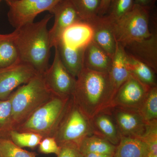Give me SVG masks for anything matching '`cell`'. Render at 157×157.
<instances>
[{"mask_svg":"<svg viewBox=\"0 0 157 157\" xmlns=\"http://www.w3.org/2000/svg\"><path fill=\"white\" fill-rule=\"evenodd\" d=\"M42 19L15 29L12 32L20 60L32 66L37 73L44 74L48 69L51 47L48 25L52 17Z\"/></svg>","mask_w":157,"mask_h":157,"instance_id":"cell-1","label":"cell"},{"mask_svg":"<svg viewBox=\"0 0 157 157\" xmlns=\"http://www.w3.org/2000/svg\"><path fill=\"white\" fill-rule=\"evenodd\" d=\"M115 91L109 73L84 68L76 78L73 101L89 119L110 108Z\"/></svg>","mask_w":157,"mask_h":157,"instance_id":"cell-2","label":"cell"},{"mask_svg":"<svg viewBox=\"0 0 157 157\" xmlns=\"http://www.w3.org/2000/svg\"><path fill=\"white\" fill-rule=\"evenodd\" d=\"M54 94L48 87L43 74L38 73L9 96L12 107L13 130Z\"/></svg>","mask_w":157,"mask_h":157,"instance_id":"cell-3","label":"cell"},{"mask_svg":"<svg viewBox=\"0 0 157 157\" xmlns=\"http://www.w3.org/2000/svg\"><path fill=\"white\" fill-rule=\"evenodd\" d=\"M71 98H62L54 95L14 130L33 132L43 138L53 137L68 109Z\"/></svg>","mask_w":157,"mask_h":157,"instance_id":"cell-4","label":"cell"},{"mask_svg":"<svg viewBox=\"0 0 157 157\" xmlns=\"http://www.w3.org/2000/svg\"><path fill=\"white\" fill-rule=\"evenodd\" d=\"M153 9L135 5L119 19L111 21L108 18L117 42L123 46L150 36L153 30L150 26Z\"/></svg>","mask_w":157,"mask_h":157,"instance_id":"cell-5","label":"cell"},{"mask_svg":"<svg viewBox=\"0 0 157 157\" xmlns=\"http://www.w3.org/2000/svg\"><path fill=\"white\" fill-rule=\"evenodd\" d=\"M92 135L89 119L71 97L68 109L53 137L59 147L71 145L78 148L85 137Z\"/></svg>","mask_w":157,"mask_h":157,"instance_id":"cell-6","label":"cell"},{"mask_svg":"<svg viewBox=\"0 0 157 157\" xmlns=\"http://www.w3.org/2000/svg\"><path fill=\"white\" fill-rule=\"evenodd\" d=\"M60 0H16L7 4L9 21L15 29L34 22L42 12H49Z\"/></svg>","mask_w":157,"mask_h":157,"instance_id":"cell-7","label":"cell"},{"mask_svg":"<svg viewBox=\"0 0 157 157\" xmlns=\"http://www.w3.org/2000/svg\"><path fill=\"white\" fill-rule=\"evenodd\" d=\"M43 75L46 84L54 94L64 98L72 96L76 86V78L62 63L56 48H55L52 64Z\"/></svg>","mask_w":157,"mask_h":157,"instance_id":"cell-8","label":"cell"},{"mask_svg":"<svg viewBox=\"0 0 157 157\" xmlns=\"http://www.w3.org/2000/svg\"><path fill=\"white\" fill-rule=\"evenodd\" d=\"M121 137L141 138L146 133L148 123L139 110L121 107L109 108Z\"/></svg>","mask_w":157,"mask_h":157,"instance_id":"cell-9","label":"cell"},{"mask_svg":"<svg viewBox=\"0 0 157 157\" xmlns=\"http://www.w3.org/2000/svg\"><path fill=\"white\" fill-rule=\"evenodd\" d=\"M151 88L130 75L116 92L110 107L139 110Z\"/></svg>","mask_w":157,"mask_h":157,"instance_id":"cell-10","label":"cell"},{"mask_svg":"<svg viewBox=\"0 0 157 157\" xmlns=\"http://www.w3.org/2000/svg\"><path fill=\"white\" fill-rule=\"evenodd\" d=\"M49 12L54 16L53 26L49 30V41L52 48L56 46L69 27L82 20L71 0H60Z\"/></svg>","mask_w":157,"mask_h":157,"instance_id":"cell-11","label":"cell"},{"mask_svg":"<svg viewBox=\"0 0 157 157\" xmlns=\"http://www.w3.org/2000/svg\"><path fill=\"white\" fill-rule=\"evenodd\" d=\"M38 73L30 65L22 62L0 69V100L8 99L15 88L27 83Z\"/></svg>","mask_w":157,"mask_h":157,"instance_id":"cell-12","label":"cell"},{"mask_svg":"<svg viewBox=\"0 0 157 157\" xmlns=\"http://www.w3.org/2000/svg\"><path fill=\"white\" fill-rule=\"evenodd\" d=\"M123 47L127 53L148 65L157 73V27L155 26L153 29L150 36L141 41L128 43Z\"/></svg>","mask_w":157,"mask_h":157,"instance_id":"cell-13","label":"cell"},{"mask_svg":"<svg viewBox=\"0 0 157 157\" xmlns=\"http://www.w3.org/2000/svg\"><path fill=\"white\" fill-rule=\"evenodd\" d=\"M86 21L93 28V41L112 59L116 50L117 42L109 19L106 15H98Z\"/></svg>","mask_w":157,"mask_h":157,"instance_id":"cell-14","label":"cell"},{"mask_svg":"<svg viewBox=\"0 0 157 157\" xmlns=\"http://www.w3.org/2000/svg\"><path fill=\"white\" fill-rule=\"evenodd\" d=\"M90 121L94 135L106 139L116 146L118 144L121 136L109 108L98 113Z\"/></svg>","mask_w":157,"mask_h":157,"instance_id":"cell-15","label":"cell"},{"mask_svg":"<svg viewBox=\"0 0 157 157\" xmlns=\"http://www.w3.org/2000/svg\"><path fill=\"white\" fill-rule=\"evenodd\" d=\"M93 34L91 25L82 21L69 27L60 40L72 47L85 48L93 41Z\"/></svg>","mask_w":157,"mask_h":157,"instance_id":"cell-16","label":"cell"},{"mask_svg":"<svg viewBox=\"0 0 157 157\" xmlns=\"http://www.w3.org/2000/svg\"><path fill=\"white\" fill-rule=\"evenodd\" d=\"M62 63L67 70L77 78L84 69V54L85 48H75L60 40L56 46Z\"/></svg>","mask_w":157,"mask_h":157,"instance_id":"cell-17","label":"cell"},{"mask_svg":"<svg viewBox=\"0 0 157 157\" xmlns=\"http://www.w3.org/2000/svg\"><path fill=\"white\" fill-rule=\"evenodd\" d=\"M112 61V59L93 41L85 49L84 68L109 73Z\"/></svg>","mask_w":157,"mask_h":157,"instance_id":"cell-18","label":"cell"},{"mask_svg":"<svg viewBox=\"0 0 157 157\" xmlns=\"http://www.w3.org/2000/svg\"><path fill=\"white\" fill-rule=\"evenodd\" d=\"M125 54L123 47L117 42L116 50L109 72V78L115 93L130 75L126 63Z\"/></svg>","mask_w":157,"mask_h":157,"instance_id":"cell-19","label":"cell"},{"mask_svg":"<svg viewBox=\"0 0 157 157\" xmlns=\"http://www.w3.org/2000/svg\"><path fill=\"white\" fill-rule=\"evenodd\" d=\"M125 61L130 75L149 87L157 86V73L152 68L126 52Z\"/></svg>","mask_w":157,"mask_h":157,"instance_id":"cell-20","label":"cell"},{"mask_svg":"<svg viewBox=\"0 0 157 157\" xmlns=\"http://www.w3.org/2000/svg\"><path fill=\"white\" fill-rule=\"evenodd\" d=\"M147 144L141 138L121 137L116 146L114 157H147Z\"/></svg>","mask_w":157,"mask_h":157,"instance_id":"cell-21","label":"cell"},{"mask_svg":"<svg viewBox=\"0 0 157 157\" xmlns=\"http://www.w3.org/2000/svg\"><path fill=\"white\" fill-rule=\"evenodd\" d=\"M20 62L13 33L0 34V69L8 67Z\"/></svg>","mask_w":157,"mask_h":157,"instance_id":"cell-22","label":"cell"},{"mask_svg":"<svg viewBox=\"0 0 157 157\" xmlns=\"http://www.w3.org/2000/svg\"><path fill=\"white\" fill-rule=\"evenodd\" d=\"M116 146L100 136L92 135L87 136L82 141L78 149L82 155L98 153L114 156Z\"/></svg>","mask_w":157,"mask_h":157,"instance_id":"cell-23","label":"cell"},{"mask_svg":"<svg viewBox=\"0 0 157 157\" xmlns=\"http://www.w3.org/2000/svg\"><path fill=\"white\" fill-rule=\"evenodd\" d=\"M82 20L88 21L98 16L101 0H71Z\"/></svg>","mask_w":157,"mask_h":157,"instance_id":"cell-24","label":"cell"},{"mask_svg":"<svg viewBox=\"0 0 157 157\" xmlns=\"http://www.w3.org/2000/svg\"><path fill=\"white\" fill-rule=\"evenodd\" d=\"M9 138L17 146L23 148H34L39 145L43 137L39 134L31 132H20L12 130Z\"/></svg>","mask_w":157,"mask_h":157,"instance_id":"cell-25","label":"cell"},{"mask_svg":"<svg viewBox=\"0 0 157 157\" xmlns=\"http://www.w3.org/2000/svg\"><path fill=\"white\" fill-rule=\"evenodd\" d=\"M139 111L147 122L157 120V86L151 88Z\"/></svg>","mask_w":157,"mask_h":157,"instance_id":"cell-26","label":"cell"},{"mask_svg":"<svg viewBox=\"0 0 157 157\" xmlns=\"http://www.w3.org/2000/svg\"><path fill=\"white\" fill-rule=\"evenodd\" d=\"M13 129L12 107L9 97L6 100H0V139L9 138V132Z\"/></svg>","mask_w":157,"mask_h":157,"instance_id":"cell-27","label":"cell"},{"mask_svg":"<svg viewBox=\"0 0 157 157\" xmlns=\"http://www.w3.org/2000/svg\"><path fill=\"white\" fill-rule=\"evenodd\" d=\"M0 157H36L35 153L17 146L9 138L0 139Z\"/></svg>","mask_w":157,"mask_h":157,"instance_id":"cell-28","label":"cell"},{"mask_svg":"<svg viewBox=\"0 0 157 157\" xmlns=\"http://www.w3.org/2000/svg\"><path fill=\"white\" fill-rule=\"evenodd\" d=\"M134 5V0H112L105 15L111 21L117 20L131 11Z\"/></svg>","mask_w":157,"mask_h":157,"instance_id":"cell-29","label":"cell"},{"mask_svg":"<svg viewBox=\"0 0 157 157\" xmlns=\"http://www.w3.org/2000/svg\"><path fill=\"white\" fill-rule=\"evenodd\" d=\"M141 139L147 144V157H157V120L148 123L146 133Z\"/></svg>","mask_w":157,"mask_h":157,"instance_id":"cell-30","label":"cell"},{"mask_svg":"<svg viewBox=\"0 0 157 157\" xmlns=\"http://www.w3.org/2000/svg\"><path fill=\"white\" fill-rule=\"evenodd\" d=\"M39 145V151L45 154H54L57 155L60 150V147L53 137L43 138Z\"/></svg>","mask_w":157,"mask_h":157,"instance_id":"cell-31","label":"cell"},{"mask_svg":"<svg viewBox=\"0 0 157 157\" xmlns=\"http://www.w3.org/2000/svg\"><path fill=\"white\" fill-rule=\"evenodd\" d=\"M60 150L57 157H83L78 147L71 145L60 146Z\"/></svg>","mask_w":157,"mask_h":157,"instance_id":"cell-32","label":"cell"},{"mask_svg":"<svg viewBox=\"0 0 157 157\" xmlns=\"http://www.w3.org/2000/svg\"><path fill=\"white\" fill-rule=\"evenodd\" d=\"M156 1V0H134V3L135 5L149 9H153L155 8Z\"/></svg>","mask_w":157,"mask_h":157,"instance_id":"cell-33","label":"cell"},{"mask_svg":"<svg viewBox=\"0 0 157 157\" xmlns=\"http://www.w3.org/2000/svg\"><path fill=\"white\" fill-rule=\"evenodd\" d=\"M111 1L112 0H101L98 14L99 16H104L107 14Z\"/></svg>","mask_w":157,"mask_h":157,"instance_id":"cell-34","label":"cell"},{"mask_svg":"<svg viewBox=\"0 0 157 157\" xmlns=\"http://www.w3.org/2000/svg\"><path fill=\"white\" fill-rule=\"evenodd\" d=\"M83 157H114L111 155L101 154L98 153H87L83 155Z\"/></svg>","mask_w":157,"mask_h":157,"instance_id":"cell-35","label":"cell"},{"mask_svg":"<svg viewBox=\"0 0 157 157\" xmlns=\"http://www.w3.org/2000/svg\"><path fill=\"white\" fill-rule=\"evenodd\" d=\"M3 1V0H2ZM4 1H6V2L7 4L8 3L11 2H14V1H16V0H4Z\"/></svg>","mask_w":157,"mask_h":157,"instance_id":"cell-36","label":"cell"},{"mask_svg":"<svg viewBox=\"0 0 157 157\" xmlns=\"http://www.w3.org/2000/svg\"><path fill=\"white\" fill-rule=\"evenodd\" d=\"M2 2V0H0V3Z\"/></svg>","mask_w":157,"mask_h":157,"instance_id":"cell-37","label":"cell"}]
</instances>
